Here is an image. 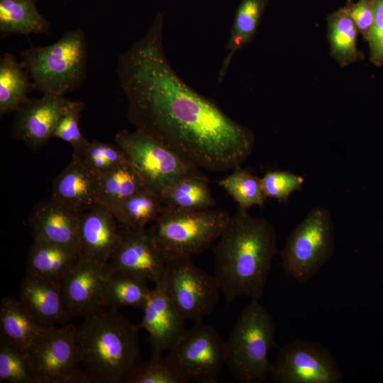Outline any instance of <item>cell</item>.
Returning <instances> with one entry per match:
<instances>
[{"label": "cell", "mask_w": 383, "mask_h": 383, "mask_svg": "<svg viewBox=\"0 0 383 383\" xmlns=\"http://www.w3.org/2000/svg\"><path fill=\"white\" fill-rule=\"evenodd\" d=\"M28 72L10 52L0 58V114H10L29 98L34 85Z\"/></svg>", "instance_id": "24"}, {"label": "cell", "mask_w": 383, "mask_h": 383, "mask_svg": "<svg viewBox=\"0 0 383 383\" xmlns=\"http://www.w3.org/2000/svg\"><path fill=\"white\" fill-rule=\"evenodd\" d=\"M328 28L331 53L341 66L361 58L357 47L359 32L345 6L328 16Z\"/></svg>", "instance_id": "29"}, {"label": "cell", "mask_w": 383, "mask_h": 383, "mask_svg": "<svg viewBox=\"0 0 383 383\" xmlns=\"http://www.w3.org/2000/svg\"><path fill=\"white\" fill-rule=\"evenodd\" d=\"M88 43L84 30L65 33L48 46L31 45L20 54L34 88L43 94L65 96L87 78Z\"/></svg>", "instance_id": "4"}, {"label": "cell", "mask_w": 383, "mask_h": 383, "mask_svg": "<svg viewBox=\"0 0 383 383\" xmlns=\"http://www.w3.org/2000/svg\"><path fill=\"white\" fill-rule=\"evenodd\" d=\"M374 22L368 38L370 60L376 65L383 64V0H372Z\"/></svg>", "instance_id": "37"}, {"label": "cell", "mask_w": 383, "mask_h": 383, "mask_svg": "<svg viewBox=\"0 0 383 383\" xmlns=\"http://www.w3.org/2000/svg\"><path fill=\"white\" fill-rule=\"evenodd\" d=\"M19 300L43 328L70 322L60 283L26 274L19 286Z\"/></svg>", "instance_id": "19"}, {"label": "cell", "mask_w": 383, "mask_h": 383, "mask_svg": "<svg viewBox=\"0 0 383 383\" xmlns=\"http://www.w3.org/2000/svg\"><path fill=\"white\" fill-rule=\"evenodd\" d=\"M146 185L130 163L98 177L99 204L111 211L121 201Z\"/></svg>", "instance_id": "30"}, {"label": "cell", "mask_w": 383, "mask_h": 383, "mask_svg": "<svg viewBox=\"0 0 383 383\" xmlns=\"http://www.w3.org/2000/svg\"><path fill=\"white\" fill-rule=\"evenodd\" d=\"M276 323L259 302L251 300L240 312L225 340L226 365L241 383H261L270 375L269 354L275 346Z\"/></svg>", "instance_id": "5"}, {"label": "cell", "mask_w": 383, "mask_h": 383, "mask_svg": "<svg viewBox=\"0 0 383 383\" xmlns=\"http://www.w3.org/2000/svg\"><path fill=\"white\" fill-rule=\"evenodd\" d=\"M164 206L183 210L212 209L216 201L201 172L185 177L159 192Z\"/></svg>", "instance_id": "26"}, {"label": "cell", "mask_w": 383, "mask_h": 383, "mask_svg": "<svg viewBox=\"0 0 383 383\" xmlns=\"http://www.w3.org/2000/svg\"><path fill=\"white\" fill-rule=\"evenodd\" d=\"M79 257V252L72 247L34 240L28 251L26 274L60 283Z\"/></svg>", "instance_id": "21"}, {"label": "cell", "mask_w": 383, "mask_h": 383, "mask_svg": "<svg viewBox=\"0 0 383 383\" xmlns=\"http://www.w3.org/2000/svg\"><path fill=\"white\" fill-rule=\"evenodd\" d=\"M26 355L34 383H89L80 368L77 328L71 322L43 328Z\"/></svg>", "instance_id": "9"}, {"label": "cell", "mask_w": 383, "mask_h": 383, "mask_svg": "<svg viewBox=\"0 0 383 383\" xmlns=\"http://www.w3.org/2000/svg\"><path fill=\"white\" fill-rule=\"evenodd\" d=\"M115 142L145 184L158 193L185 177L201 172L165 142L143 131H120Z\"/></svg>", "instance_id": "8"}, {"label": "cell", "mask_w": 383, "mask_h": 383, "mask_svg": "<svg viewBox=\"0 0 383 383\" xmlns=\"http://www.w3.org/2000/svg\"><path fill=\"white\" fill-rule=\"evenodd\" d=\"M79 212L50 198L34 206L28 223L34 240H45L67 245L79 252Z\"/></svg>", "instance_id": "18"}, {"label": "cell", "mask_w": 383, "mask_h": 383, "mask_svg": "<svg viewBox=\"0 0 383 383\" xmlns=\"http://www.w3.org/2000/svg\"><path fill=\"white\" fill-rule=\"evenodd\" d=\"M270 376L275 383H340L344 374L326 347L296 339L279 349Z\"/></svg>", "instance_id": "12"}, {"label": "cell", "mask_w": 383, "mask_h": 383, "mask_svg": "<svg viewBox=\"0 0 383 383\" xmlns=\"http://www.w3.org/2000/svg\"><path fill=\"white\" fill-rule=\"evenodd\" d=\"M0 382L34 383L25 353L0 338Z\"/></svg>", "instance_id": "33"}, {"label": "cell", "mask_w": 383, "mask_h": 383, "mask_svg": "<svg viewBox=\"0 0 383 383\" xmlns=\"http://www.w3.org/2000/svg\"><path fill=\"white\" fill-rule=\"evenodd\" d=\"M162 282L167 296L185 320L203 321L219 302L221 292L215 276L191 259L168 260Z\"/></svg>", "instance_id": "11"}, {"label": "cell", "mask_w": 383, "mask_h": 383, "mask_svg": "<svg viewBox=\"0 0 383 383\" xmlns=\"http://www.w3.org/2000/svg\"><path fill=\"white\" fill-rule=\"evenodd\" d=\"M121 227L112 211L96 204L80 213L78 241L80 256L108 263L120 238Z\"/></svg>", "instance_id": "17"}, {"label": "cell", "mask_w": 383, "mask_h": 383, "mask_svg": "<svg viewBox=\"0 0 383 383\" xmlns=\"http://www.w3.org/2000/svg\"><path fill=\"white\" fill-rule=\"evenodd\" d=\"M148 283L138 277L109 267L104 292L105 307L143 309L151 290Z\"/></svg>", "instance_id": "28"}, {"label": "cell", "mask_w": 383, "mask_h": 383, "mask_svg": "<svg viewBox=\"0 0 383 383\" xmlns=\"http://www.w3.org/2000/svg\"><path fill=\"white\" fill-rule=\"evenodd\" d=\"M108 263L80 256L60 282L65 307L71 316H86L105 308Z\"/></svg>", "instance_id": "14"}, {"label": "cell", "mask_w": 383, "mask_h": 383, "mask_svg": "<svg viewBox=\"0 0 383 383\" xmlns=\"http://www.w3.org/2000/svg\"><path fill=\"white\" fill-rule=\"evenodd\" d=\"M165 357L187 382L215 383L226 365L225 340L213 326L196 321Z\"/></svg>", "instance_id": "10"}, {"label": "cell", "mask_w": 383, "mask_h": 383, "mask_svg": "<svg viewBox=\"0 0 383 383\" xmlns=\"http://www.w3.org/2000/svg\"><path fill=\"white\" fill-rule=\"evenodd\" d=\"M304 179L297 174L285 171H271L261 178L265 196L279 201H287L294 192L299 189Z\"/></svg>", "instance_id": "36"}, {"label": "cell", "mask_w": 383, "mask_h": 383, "mask_svg": "<svg viewBox=\"0 0 383 383\" xmlns=\"http://www.w3.org/2000/svg\"><path fill=\"white\" fill-rule=\"evenodd\" d=\"M164 207L160 194L145 185L112 210L121 228H140L154 222Z\"/></svg>", "instance_id": "27"}, {"label": "cell", "mask_w": 383, "mask_h": 383, "mask_svg": "<svg viewBox=\"0 0 383 383\" xmlns=\"http://www.w3.org/2000/svg\"><path fill=\"white\" fill-rule=\"evenodd\" d=\"M50 198L79 213L87 211L98 204V177L72 156L69 165L53 179Z\"/></svg>", "instance_id": "20"}, {"label": "cell", "mask_w": 383, "mask_h": 383, "mask_svg": "<svg viewBox=\"0 0 383 383\" xmlns=\"http://www.w3.org/2000/svg\"><path fill=\"white\" fill-rule=\"evenodd\" d=\"M277 235L272 224L238 208L213 245L215 277L228 304L248 296L259 300L264 294Z\"/></svg>", "instance_id": "2"}, {"label": "cell", "mask_w": 383, "mask_h": 383, "mask_svg": "<svg viewBox=\"0 0 383 383\" xmlns=\"http://www.w3.org/2000/svg\"><path fill=\"white\" fill-rule=\"evenodd\" d=\"M50 25L37 8V0H0V39L16 34L49 35Z\"/></svg>", "instance_id": "22"}, {"label": "cell", "mask_w": 383, "mask_h": 383, "mask_svg": "<svg viewBox=\"0 0 383 383\" xmlns=\"http://www.w3.org/2000/svg\"><path fill=\"white\" fill-rule=\"evenodd\" d=\"M43 328L35 321L19 299L4 296L0 304V338L26 354Z\"/></svg>", "instance_id": "23"}, {"label": "cell", "mask_w": 383, "mask_h": 383, "mask_svg": "<svg viewBox=\"0 0 383 383\" xmlns=\"http://www.w3.org/2000/svg\"><path fill=\"white\" fill-rule=\"evenodd\" d=\"M163 26L159 12L146 34L120 55L117 74L128 121L200 170L239 167L252 151V131L177 74L165 54Z\"/></svg>", "instance_id": "1"}, {"label": "cell", "mask_w": 383, "mask_h": 383, "mask_svg": "<svg viewBox=\"0 0 383 383\" xmlns=\"http://www.w3.org/2000/svg\"><path fill=\"white\" fill-rule=\"evenodd\" d=\"M167 262L150 232L145 228H121L118 245L108 265L155 284L162 279Z\"/></svg>", "instance_id": "13"}, {"label": "cell", "mask_w": 383, "mask_h": 383, "mask_svg": "<svg viewBox=\"0 0 383 383\" xmlns=\"http://www.w3.org/2000/svg\"><path fill=\"white\" fill-rule=\"evenodd\" d=\"M268 0H241L235 12L227 45V53L218 74V82L226 74L233 56L255 35L267 6Z\"/></svg>", "instance_id": "25"}, {"label": "cell", "mask_w": 383, "mask_h": 383, "mask_svg": "<svg viewBox=\"0 0 383 383\" xmlns=\"http://www.w3.org/2000/svg\"><path fill=\"white\" fill-rule=\"evenodd\" d=\"M142 309L143 316L138 326L148 333L151 355H162L176 344L186 330V320L167 296L162 278L151 289Z\"/></svg>", "instance_id": "16"}, {"label": "cell", "mask_w": 383, "mask_h": 383, "mask_svg": "<svg viewBox=\"0 0 383 383\" xmlns=\"http://www.w3.org/2000/svg\"><path fill=\"white\" fill-rule=\"evenodd\" d=\"M218 184L238 203V208L248 210L252 206L262 207L265 203L266 196L261 178L240 167L222 179Z\"/></svg>", "instance_id": "31"}, {"label": "cell", "mask_w": 383, "mask_h": 383, "mask_svg": "<svg viewBox=\"0 0 383 383\" xmlns=\"http://www.w3.org/2000/svg\"><path fill=\"white\" fill-rule=\"evenodd\" d=\"M85 104L72 101L70 106L60 119L52 134V138H60L70 144L74 150L72 156L80 158L90 141L81 133L79 121Z\"/></svg>", "instance_id": "34"}, {"label": "cell", "mask_w": 383, "mask_h": 383, "mask_svg": "<svg viewBox=\"0 0 383 383\" xmlns=\"http://www.w3.org/2000/svg\"><path fill=\"white\" fill-rule=\"evenodd\" d=\"M128 383H187L186 380L162 355H151L138 366Z\"/></svg>", "instance_id": "35"}, {"label": "cell", "mask_w": 383, "mask_h": 383, "mask_svg": "<svg viewBox=\"0 0 383 383\" xmlns=\"http://www.w3.org/2000/svg\"><path fill=\"white\" fill-rule=\"evenodd\" d=\"M78 159L96 177L129 163L126 154L117 145L96 140L90 141L83 155Z\"/></svg>", "instance_id": "32"}, {"label": "cell", "mask_w": 383, "mask_h": 383, "mask_svg": "<svg viewBox=\"0 0 383 383\" xmlns=\"http://www.w3.org/2000/svg\"><path fill=\"white\" fill-rule=\"evenodd\" d=\"M358 32L367 40L374 22L372 0H358L345 6Z\"/></svg>", "instance_id": "38"}, {"label": "cell", "mask_w": 383, "mask_h": 383, "mask_svg": "<svg viewBox=\"0 0 383 383\" xmlns=\"http://www.w3.org/2000/svg\"><path fill=\"white\" fill-rule=\"evenodd\" d=\"M72 101L64 96L47 94L28 99L14 112L11 135L33 150L44 146Z\"/></svg>", "instance_id": "15"}, {"label": "cell", "mask_w": 383, "mask_h": 383, "mask_svg": "<svg viewBox=\"0 0 383 383\" xmlns=\"http://www.w3.org/2000/svg\"><path fill=\"white\" fill-rule=\"evenodd\" d=\"M139 329L116 309L105 307L84 316L77 328V344L89 383L129 382L143 361Z\"/></svg>", "instance_id": "3"}, {"label": "cell", "mask_w": 383, "mask_h": 383, "mask_svg": "<svg viewBox=\"0 0 383 383\" xmlns=\"http://www.w3.org/2000/svg\"><path fill=\"white\" fill-rule=\"evenodd\" d=\"M230 217L222 209L183 210L164 206L150 233L167 261L192 259L213 245Z\"/></svg>", "instance_id": "6"}, {"label": "cell", "mask_w": 383, "mask_h": 383, "mask_svg": "<svg viewBox=\"0 0 383 383\" xmlns=\"http://www.w3.org/2000/svg\"><path fill=\"white\" fill-rule=\"evenodd\" d=\"M335 249L331 212L324 207L314 208L289 235L281 252L282 267L287 277L306 282L331 259Z\"/></svg>", "instance_id": "7"}, {"label": "cell", "mask_w": 383, "mask_h": 383, "mask_svg": "<svg viewBox=\"0 0 383 383\" xmlns=\"http://www.w3.org/2000/svg\"><path fill=\"white\" fill-rule=\"evenodd\" d=\"M348 2H350V3L353 2V0H348Z\"/></svg>", "instance_id": "39"}]
</instances>
